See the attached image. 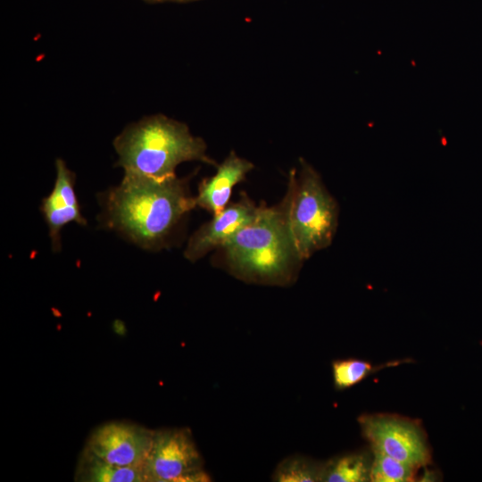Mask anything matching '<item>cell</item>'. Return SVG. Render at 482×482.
Wrapping results in <instances>:
<instances>
[{"instance_id": "cell-1", "label": "cell", "mask_w": 482, "mask_h": 482, "mask_svg": "<svg viewBox=\"0 0 482 482\" xmlns=\"http://www.w3.org/2000/svg\"><path fill=\"white\" fill-rule=\"evenodd\" d=\"M102 200L104 225L145 249L161 248L181 219L196 206L176 175L152 178L124 173Z\"/></svg>"}, {"instance_id": "cell-2", "label": "cell", "mask_w": 482, "mask_h": 482, "mask_svg": "<svg viewBox=\"0 0 482 482\" xmlns=\"http://www.w3.org/2000/svg\"><path fill=\"white\" fill-rule=\"evenodd\" d=\"M232 273L247 282L287 284L301 262L287 222V200L278 205H260L251 222L223 245Z\"/></svg>"}, {"instance_id": "cell-3", "label": "cell", "mask_w": 482, "mask_h": 482, "mask_svg": "<svg viewBox=\"0 0 482 482\" xmlns=\"http://www.w3.org/2000/svg\"><path fill=\"white\" fill-rule=\"evenodd\" d=\"M118 166L124 173L152 178L176 175L184 162L216 165L206 154V144L188 127L163 114H154L127 126L113 140Z\"/></svg>"}, {"instance_id": "cell-4", "label": "cell", "mask_w": 482, "mask_h": 482, "mask_svg": "<svg viewBox=\"0 0 482 482\" xmlns=\"http://www.w3.org/2000/svg\"><path fill=\"white\" fill-rule=\"evenodd\" d=\"M285 198L288 227L301 260L329 246L337 229L338 205L306 161H300L298 175L291 170Z\"/></svg>"}, {"instance_id": "cell-5", "label": "cell", "mask_w": 482, "mask_h": 482, "mask_svg": "<svg viewBox=\"0 0 482 482\" xmlns=\"http://www.w3.org/2000/svg\"><path fill=\"white\" fill-rule=\"evenodd\" d=\"M147 482H207L204 459L190 429L154 430L144 465Z\"/></svg>"}, {"instance_id": "cell-6", "label": "cell", "mask_w": 482, "mask_h": 482, "mask_svg": "<svg viewBox=\"0 0 482 482\" xmlns=\"http://www.w3.org/2000/svg\"><path fill=\"white\" fill-rule=\"evenodd\" d=\"M362 436L378 451L420 469L431 461V449L420 423L388 413L363 414L358 419Z\"/></svg>"}, {"instance_id": "cell-7", "label": "cell", "mask_w": 482, "mask_h": 482, "mask_svg": "<svg viewBox=\"0 0 482 482\" xmlns=\"http://www.w3.org/2000/svg\"><path fill=\"white\" fill-rule=\"evenodd\" d=\"M154 435L138 425L109 422L92 433L86 450L111 464L144 468Z\"/></svg>"}, {"instance_id": "cell-8", "label": "cell", "mask_w": 482, "mask_h": 482, "mask_svg": "<svg viewBox=\"0 0 482 482\" xmlns=\"http://www.w3.org/2000/svg\"><path fill=\"white\" fill-rule=\"evenodd\" d=\"M258 210L259 206L246 196L226 206L191 236L184 256L193 262L212 250L222 247L240 229L253 220Z\"/></svg>"}, {"instance_id": "cell-9", "label": "cell", "mask_w": 482, "mask_h": 482, "mask_svg": "<svg viewBox=\"0 0 482 482\" xmlns=\"http://www.w3.org/2000/svg\"><path fill=\"white\" fill-rule=\"evenodd\" d=\"M56 178L54 188L42 201L40 210L45 217L54 252L61 249V231L65 225L76 222L85 226L75 192V173L62 159L55 161Z\"/></svg>"}, {"instance_id": "cell-10", "label": "cell", "mask_w": 482, "mask_h": 482, "mask_svg": "<svg viewBox=\"0 0 482 482\" xmlns=\"http://www.w3.org/2000/svg\"><path fill=\"white\" fill-rule=\"evenodd\" d=\"M253 169V164L231 151L217 166L216 173L204 179L195 197L196 206L205 209L212 215L220 213L228 204L233 187L245 179Z\"/></svg>"}, {"instance_id": "cell-11", "label": "cell", "mask_w": 482, "mask_h": 482, "mask_svg": "<svg viewBox=\"0 0 482 482\" xmlns=\"http://www.w3.org/2000/svg\"><path fill=\"white\" fill-rule=\"evenodd\" d=\"M76 480L87 482H147L142 467L108 463L85 450L77 470Z\"/></svg>"}, {"instance_id": "cell-12", "label": "cell", "mask_w": 482, "mask_h": 482, "mask_svg": "<svg viewBox=\"0 0 482 482\" xmlns=\"http://www.w3.org/2000/svg\"><path fill=\"white\" fill-rule=\"evenodd\" d=\"M372 455L369 452H353L335 456L323 464V482L370 481Z\"/></svg>"}, {"instance_id": "cell-13", "label": "cell", "mask_w": 482, "mask_h": 482, "mask_svg": "<svg viewBox=\"0 0 482 482\" xmlns=\"http://www.w3.org/2000/svg\"><path fill=\"white\" fill-rule=\"evenodd\" d=\"M324 462L300 454L283 459L276 467L271 480L276 482L321 481Z\"/></svg>"}, {"instance_id": "cell-14", "label": "cell", "mask_w": 482, "mask_h": 482, "mask_svg": "<svg viewBox=\"0 0 482 482\" xmlns=\"http://www.w3.org/2000/svg\"><path fill=\"white\" fill-rule=\"evenodd\" d=\"M400 362V361H397L374 366L371 362L357 358L336 360L332 362L334 386L339 391L350 388L362 382L373 372L388 366L398 365Z\"/></svg>"}, {"instance_id": "cell-15", "label": "cell", "mask_w": 482, "mask_h": 482, "mask_svg": "<svg viewBox=\"0 0 482 482\" xmlns=\"http://www.w3.org/2000/svg\"><path fill=\"white\" fill-rule=\"evenodd\" d=\"M370 481L408 482L416 478L420 470L378 451H372Z\"/></svg>"}, {"instance_id": "cell-16", "label": "cell", "mask_w": 482, "mask_h": 482, "mask_svg": "<svg viewBox=\"0 0 482 482\" xmlns=\"http://www.w3.org/2000/svg\"><path fill=\"white\" fill-rule=\"evenodd\" d=\"M176 2H188V1H195V0H171Z\"/></svg>"}, {"instance_id": "cell-17", "label": "cell", "mask_w": 482, "mask_h": 482, "mask_svg": "<svg viewBox=\"0 0 482 482\" xmlns=\"http://www.w3.org/2000/svg\"><path fill=\"white\" fill-rule=\"evenodd\" d=\"M147 1H150V2H163V1H167V0H147Z\"/></svg>"}]
</instances>
